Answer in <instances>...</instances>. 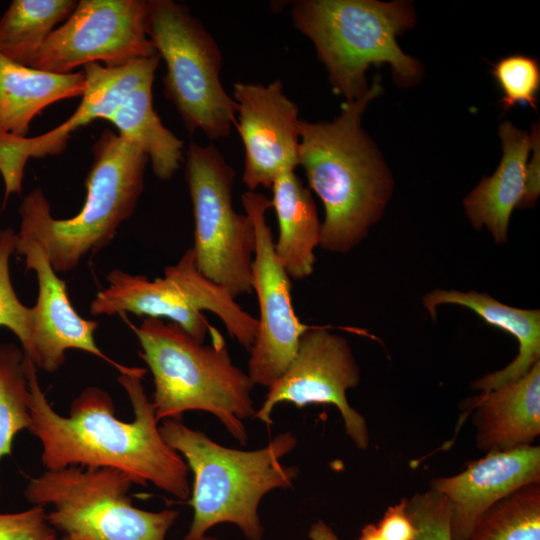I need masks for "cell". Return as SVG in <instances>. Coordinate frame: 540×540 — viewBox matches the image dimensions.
Instances as JSON below:
<instances>
[{"mask_svg":"<svg viewBox=\"0 0 540 540\" xmlns=\"http://www.w3.org/2000/svg\"><path fill=\"white\" fill-rule=\"evenodd\" d=\"M476 446L485 452L527 445L540 434V361L519 379L467 400Z\"/></svg>","mask_w":540,"mask_h":540,"instance_id":"cell-18","label":"cell"},{"mask_svg":"<svg viewBox=\"0 0 540 540\" xmlns=\"http://www.w3.org/2000/svg\"><path fill=\"white\" fill-rule=\"evenodd\" d=\"M380 80L377 75L363 96L343 102L333 121L299 122L298 161L323 204L320 247L331 253L359 245L392 196V173L361 126L366 107L382 93Z\"/></svg>","mask_w":540,"mask_h":540,"instance_id":"cell-2","label":"cell"},{"mask_svg":"<svg viewBox=\"0 0 540 540\" xmlns=\"http://www.w3.org/2000/svg\"><path fill=\"white\" fill-rule=\"evenodd\" d=\"M45 507H32L13 513H0V540H58Z\"/></svg>","mask_w":540,"mask_h":540,"instance_id":"cell-30","label":"cell"},{"mask_svg":"<svg viewBox=\"0 0 540 540\" xmlns=\"http://www.w3.org/2000/svg\"><path fill=\"white\" fill-rule=\"evenodd\" d=\"M308 536L311 540H340L335 532L321 519L312 524Z\"/></svg>","mask_w":540,"mask_h":540,"instance_id":"cell-33","label":"cell"},{"mask_svg":"<svg viewBox=\"0 0 540 540\" xmlns=\"http://www.w3.org/2000/svg\"><path fill=\"white\" fill-rule=\"evenodd\" d=\"M130 325L141 347L139 356L153 376L157 420L182 421L186 411L209 412L246 445L243 420L256 412L251 397L255 384L234 365L221 333L212 326V344L205 345L163 319L145 317L139 326Z\"/></svg>","mask_w":540,"mask_h":540,"instance_id":"cell-4","label":"cell"},{"mask_svg":"<svg viewBox=\"0 0 540 540\" xmlns=\"http://www.w3.org/2000/svg\"><path fill=\"white\" fill-rule=\"evenodd\" d=\"M499 136L502 159L494 174L483 177L463 199V208L474 229L481 230L485 226L495 243L505 244L511 214L519 207L525 193L532 138L510 121L501 123Z\"/></svg>","mask_w":540,"mask_h":540,"instance_id":"cell-19","label":"cell"},{"mask_svg":"<svg viewBox=\"0 0 540 540\" xmlns=\"http://www.w3.org/2000/svg\"><path fill=\"white\" fill-rule=\"evenodd\" d=\"M540 483V447L487 452L461 472L431 480L447 502L452 540H467L481 517L524 486Z\"/></svg>","mask_w":540,"mask_h":540,"instance_id":"cell-17","label":"cell"},{"mask_svg":"<svg viewBox=\"0 0 540 540\" xmlns=\"http://www.w3.org/2000/svg\"><path fill=\"white\" fill-rule=\"evenodd\" d=\"M360 367L349 341L325 326H309L301 335L296 354L270 387L265 400L253 418L272 424L274 407L282 402L304 408L309 404L334 405L343 420L344 429L360 450L370 444L365 418L347 401L348 389L359 385Z\"/></svg>","mask_w":540,"mask_h":540,"instance_id":"cell-12","label":"cell"},{"mask_svg":"<svg viewBox=\"0 0 540 540\" xmlns=\"http://www.w3.org/2000/svg\"><path fill=\"white\" fill-rule=\"evenodd\" d=\"M85 86L83 70L55 74L0 54V133L27 137L37 115L58 101L82 97Z\"/></svg>","mask_w":540,"mask_h":540,"instance_id":"cell-21","label":"cell"},{"mask_svg":"<svg viewBox=\"0 0 540 540\" xmlns=\"http://www.w3.org/2000/svg\"><path fill=\"white\" fill-rule=\"evenodd\" d=\"M146 34L165 61V97L185 128L210 140L225 138L236 123L237 106L220 80L221 51L189 8L173 0H147Z\"/></svg>","mask_w":540,"mask_h":540,"instance_id":"cell-7","label":"cell"},{"mask_svg":"<svg viewBox=\"0 0 540 540\" xmlns=\"http://www.w3.org/2000/svg\"><path fill=\"white\" fill-rule=\"evenodd\" d=\"M271 190L279 227L275 254L290 279H305L314 271L315 249L321 242L322 223L314 199L295 171L279 175Z\"/></svg>","mask_w":540,"mask_h":540,"instance_id":"cell-22","label":"cell"},{"mask_svg":"<svg viewBox=\"0 0 540 540\" xmlns=\"http://www.w3.org/2000/svg\"><path fill=\"white\" fill-rule=\"evenodd\" d=\"M147 0H80L40 49L31 68L69 74L99 63L123 66L158 54L146 26Z\"/></svg>","mask_w":540,"mask_h":540,"instance_id":"cell-11","label":"cell"},{"mask_svg":"<svg viewBox=\"0 0 540 540\" xmlns=\"http://www.w3.org/2000/svg\"><path fill=\"white\" fill-rule=\"evenodd\" d=\"M160 60L156 54L118 67L87 64L82 69L86 79L82 100L69 119L36 137L0 133V174L5 200L10 194L21 193L24 168L30 158L59 155L79 128L95 119L108 120L131 90L147 81H154Z\"/></svg>","mask_w":540,"mask_h":540,"instance_id":"cell-14","label":"cell"},{"mask_svg":"<svg viewBox=\"0 0 540 540\" xmlns=\"http://www.w3.org/2000/svg\"><path fill=\"white\" fill-rule=\"evenodd\" d=\"M241 200L255 229L251 285L259 306L258 331L249 351L248 374L255 385L268 388L293 360L300 337L309 326L295 313L291 279L275 254L272 230L266 222L270 199L246 191Z\"/></svg>","mask_w":540,"mask_h":540,"instance_id":"cell-13","label":"cell"},{"mask_svg":"<svg viewBox=\"0 0 540 540\" xmlns=\"http://www.w3.org/2000/svg\"><path fill=\"white\" fill-rule=\"evenodd\" d=\"M408 515L417 529L413 540H452L445 497L430 488L406 498Z\"/></svg>","mask_w":540,"mask_h":540,"instance_id":"cell-29","label":"cell"},{"mask_svg":"<svg viewBox=\"0 0 540 540\" xmlns=\"http://www.w3.org/2000/svg\"><path fill=\"white\" fill-rule=\"evenodd\" d=\"M133 484L117 469L69 466L31 478L24 495L33 505L51 506L50 524L74 540H165L179 512L135 507Z\"/></svg>","mask_w":540,"mask_h":540,"instance_id":"cell-8","label":"cell"},{"mask_svg":"<svg viewBox=\"0 0 540 540\" xmlns=\"http://www.w3.org/2000/svg\"><path fill=\"white\" fill-rule=\"evenodd\" d=\"M91 152L86 199L75 216L54 218L40 187L25 196L19 208V232L41 244L56 273L71 271L85 256L106 247L133 215L144 189L149 160L137 144L105 129Z\"/></svg>","mask_w":540,"mask_h":540,"instance_id":"cell-5","label":"cell"},{"mask_svg":"<svg viewBox=\"0 0 540 540\" xmlns=\"http://www.w3.org/2000/svg\"><path fill=\"white\" fill-rule=\"evenodd\" d=\"M359 540H383V538L376 524H367L361 529Z\"/></svg>","mask_w":540,"mask_h":540,"instance_id":"cell-34","label":"cell"},{"mask_svg":"<svg viewBox=\"0 0 540 540\" xmlns=\"http://www.w3.org/2000/svg\"><path fill=\"white\" fill-rule=\"evenodd\" d=\"M500 91L503 111L517 104L537 109L540 89V65L537 59L524 54L500 58L491 69Z\"/></svg>","mask_w":540,"mask_h":540,"instance_id":"cell-27","label":"cell"},{"mask_svg":"<svg viewBox=\"0 0 540 540\" xmlns=\"http://www.w3.org/2000/svg\"><path fill=\"white\" fill-rule=\"evenodd\" d=\"M291 18L313 43L333 92L345 101L368 91L370 65L389 64L399 86L416 84L422 77L421 63L396 40L416 22L408 1L300 0L292 5Z\"/></svg>","mask_w":540,"mask_h":540,"instance_id":"cell-6","label":"cell"},{"mask_svg":"<svg viewBox=\"0 0 540 540\" xmlns=\"http://www.w3.org/2000/svg\"><path fill=\"white\" fill-rule=\"evenodd\" d=\"M76 0H13L0 18V54L31 67L40 49L77 6Z\"/></svg>","mask_w":540,"mask_h":540,"instance_id":"cell-24","label":"cell"},{"mask_svg":"<svg viewBox=\"0 0 540 540\" xmlns=\"http://www.w3.org/2000/svg\"><path fill=\"white\" fill-rule=\"evenodd\" d=\"M159 431L193 473L187 503L194 515L183 540H199L211 527L226 522L237 525L248 540H261V499L274 489L291 488L298 476L297 467L281 463L296 447V436L283 432L265 447L248 451L220 445L178 420H162Z\"/></svg>","mask_w":540,"mask_h":540,"instance_id":"cell-3","label":"cell"},{"mask_svg":"<svg viewBox=\"0 0 540 540\" xmlns=\"http://www.w3.org/2000/svg\"><path fill=\"white\" fill-rule=\"evenodd\" d=\"M236 123L245 158L242 182L248 191L271 189L281 174L299 165L298 106L277 79L267 85L238 81L233 87Z\"/></svg>","mask_w":540,"mask_h":540,"instance_id":"cell-15","label":"cell"},{"mask_svg":"<svg viewBox=\"0 0 540 540\" xmlns=\"http://www.w3.org/2000/svg\"><path fill=\"white\" fill-rule=\"evenodd\" d=\"M17 233L0 230V327L11 330L21 342L24 354L31 348V311L18 299L9 273V260L15 251Z\"/></svg>","mask_w":540,"mask_h":540,"instance_id":"cell-28","label":"cell"},{"mask_svg":"<svg viewBox=\"0 0 540 540\" xmlns=\"http://www.w3.org/2000/svg\"><path fill=\"white\" fill-rule=\"evenodd\" d=\"M185 175L194 216L195 262L234 299L252 292L255 229L233 208L235 170L212 144L189 143Z\"/></svg>","mask_w":540,"mask_h":540,"instance_id":"cell-10","label":"cell"},{"mask_svg":"<svg viewBox=\"0 0 540 540\" xmlns=\"http://www.w3.org/2000/svg\"><path fill=\"white\" fill-rule=\"evenodd\" d=\"M24 365L30 390L28 430L41 443L40 458L46 470L113 468L130 475L135 484L150 482L179 500H188L189 468L160 434L155 407L142 383L145 368L136 367L117 377L134 413V420L125 422L115 416L110 394L97 386L81 391L68 416L58 414L39 385L37 367L25 354Z\"/></svg>","mask_w":540,"mask_h":540,"instance_id":"cell-1","label":"cell"},{"mask_svg":"<svg viewBox=\"0 0 540 540\" xmlns=\"http://www.w3.org/2000/svg\"><path fill=\"white\" fill-rule=\"evenodd\" d=\"M432 319L436 308L443 304L466 307L479 315L486 323L514 336L519 344L518 354L506 367L486 374L472 382L471 387L486 393L496 390L525 375L540 361V310L521 309L504 304L487 293L471 290L435 289L422 301Z\"/></svg>","mask_w":540,"mask_h":540,"instance_id":"cell-20","label":"cell"},{"mask_svg":"<svg viewBox=\"0 0 540 540\" xmlns=\"http://www.w3.org/2000/svg\"><path fill=\"white\" fill-rule=\"evenodd\" d=\"M376 526L383 540H413L417 534L407 512L406 498L389 506Z\"/></svg>","mask_w":540,"mask_h":540,"instance_id":"cell-31","label":"cell"},{"mask_svg":"<svg viewBox=\"0 0 540 540\" xmlns=\"http://www.w3.org/2000/svg\"><path fill=\"white\" fill-rule=\"evenodd\" d=\"M153 81H147L121 101L108 121L118 134L137 144L147 155L153 174L160 180H170L184 161V143L164 126L153 107Z\"/></svg>","mask_w":540,"mask_h":540,"instance_id":"cell-23","label":"cell"},{"mask_svg":"<svg viewBox=\"0 0 540 540\" xmlns=\"http://www.w3.org/2000/svg\"><path fill=\"white\" fill-rule=\"evenodd\" d=\"M15 252L25 258L27 271H34L38 296L31 311V348L28 356L37 368L56 372L65 361V352H88L116 368L131 373L136 367L122 365L109 358L96 345L94 332L98 322L81 317L73 307L64 280L57 276L44 248L36 240L17 233Z\"/></svg>","mask_w":540,"mask_h":540,"instance_id":"cell-16","label":"cell"},{"mask_svg":"<svg viewBox=\"0 0 540 540\" xmlns=\"http://www.w3.org/2000/svg\"><path fill=\"white\" fill-rule=\"evenodd\" d=\"M29 399L24 352L0 343V459L11 454L15 435L30 426Z\"/></svg>","mask_w":540,"mask_h":540,"instance_id":"cell-26","label":"cell"},{"mask_svg":"<svg viewBox=\"0 0 540 540\" xmlns=\"http://www.w3.org/2000/svg\"><path fill=\"white\" fill-rule=\"evenodd\" d=\"M199 540H219V539L204 535V536H203L201 539H199Z\"/></svg>","mask_w":540,"mask_h":540,"instance_id":"cell-35","label":"cell"},{"mask_svg":"<svg viewBox=\"0 0 540 540\" xmlns=\"http://www.w3.org/2000/svg\"><path fill=\"white\" fill-rule=\"evenodd\" d=\"M109 286L90 303L91 315L122 314L169 319L197 341L204 343L212 325L203 311L215 314L228 333L250 351L258 331L257 318L245 311L222 287L197 268L192 247L164 269L163 277L150 280L114 269L107 275Z\"/></svg>","mask_w":540,"mask_h":540,"instance_id":"cell-9","label":"cell"},{"mask_svg":"<svg viewBox=\"0 0 540 540\" xmlns=\"http://www.w3.org/2000/svg\"><path fill=\"white\" fill-rule=\"evenodd\" d=\"M58 540H74V539L67 536H63L62 538H59Z\"/></svg>","mask_w":540,"mask_h":540,"instance_id":"cell-36","label":"cell"},{"mask_svg":"<svg viewBox=\"0 0 540 540\" xmlns=\"http://www.w3.org/2000/svg\"><path fill=\"white\" fill-rule=\"evenodd\" d=\"M530 135L532 138L531 149L533 151V154L530 162L527 164L525 193L518 208H528L534 206L540 192V147L538 123L533 124L532 133Z\"/></svg>","mask_w":540,"mask_h":540,"instance_id":"cell-32","label":"cell"},{"mask_svg":"<svg viewBox=\"0 0 540 540\" xmlns=\"http://www.w3.org/2000/svg\"><path fill=\"white\" fill-rule=\"evenodd\" d=\"M467 540H540V483L524 486L493 505Z\"/></svg>","mask_w":540,"mask_h":540,"instance_id":"cell-25","label":"cell"}]
</instances>
